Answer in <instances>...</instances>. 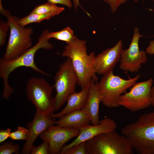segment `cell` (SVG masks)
Masks as SVG:
<instances>
[{"mask_svg":"<svg viewBox=\"0 0 154 154\" xmlns=\"http://www.w3.org/2000/svg\"><path fill=\"white\" fill-rule=\"evenodd\" d=\"M49 30H44L39 36L37 43L23 54L13 59L6 60L2 58L0 59V77L3 82V98L8 99L14 90L9 85L8 78L9 75L16 69L25 67L32 69L43 75H49L39 69L35 62L34 57L36 52L40 49L49 50L53 48L46 37Z\"/></svg>","mask_w":154,"mask_h":154,"instance_id":"obj_1","label":"cell"},{"mask_svg":"<svg viewBox=\"0 0 154 154\" xmlns=\"http://www.w3.org/2000/svg\"><path fill=\"white\" fill-rule=\"evenodd\" d=\"M87 50L86 41L76 37L67 44L61 54L70 59L81 89L88 88L92 79L97 82L98 80L93 67L95 53L88 54Z\"/></svg>","mask_w":154,"mask_h":154,"instance_id":"obj_2","label":"cell"},{"mask_svg":"<svg viewBox=\"0 0 154 154\" xmlns=\"http://www.w3.org/2000/svg\"><path fill=\"white\" fill-rule=\"evenodd\" d=\"M121 133L137 153L154 154V110L125 125Z\"/></svg>","mask_w":154,"mask_h":154,"instance_id":"obj_3","label":"cell"},{"mask_svg":"<svg viewBox=\"0 0 154 154\" xmlns=\"http://www.w3.org/2000/svg\"><path fill=\"white\" fill-rule=\"evenodd\" d=\"M87 154H133L127 137L115 131L100 133L86 141Z\"/></svg>","mask_w":154,"mask_h":154,"instance_id":"obj_4","label":"cell"},{"mask_svg":"<svg viewBox=\"0 0 154 154\" xmlns=\"http://www.w3.org/2000/svg\"><path fill=\"white\" fill-rule=\"evenodd\" d=\"M140 77L138 74L128 80L114 74L113 70L104 74L97 83L101 98V102L108 108H116L119 105V97L133 86Z\"/></svg>","mask_w":154,"mask_h":154,"instance_id":"obj_5","label":"cell"},{"mask_svg":"<svg viewBox=\"0 0 154 154\" xmlns=\"http://www.w3.org/2000/svg\"><path fill=\"white\" fill-rule=\"evenodd\" d=\"M6 18L9 26L10 34L2 58L9 60L19 56L32 47L31 36L33 31L30 27L21 25L16 16L10 14Z\"/></svg>","mask_w":154,"mask_h":154,"instance_id":"obj_6","label":"cell"},{"mask_svg":"<svg viewBox=\"0 0 154 154\" xmlns=\"http://www.w3.org/2000/svg\"><path fill=\"white\" fill-rule=\"evenodd\" d=\"M53 87L42 78L32 77L27 81V96L35 107L37 113L51 116L55 111L54 99L52 96Z\"/></svg>","mask_w":154,"mask_h":154,"instance_id":"obj_7","label":"cell"},{"mask_svg":"<svg viewBox=\"0 0 154 154\" xmlns=\"http://www.w3.org/2000/svg\"><path fill=\"white\" fill-rule=\"evenodd\" d=\"M54 80L53 87L56 92L54 97L56 111L64 105L69 96L75 91L78 83V76L69 58L60 65Z\"/></svg>","mask_w":154,"mask_h":154,"instance_id":"obj_8","label":"cell"},{"mask_svg":"<svg viewBox=\"0 0 154 154\" xmlns=\"http://www.w3.org/2000/svg\"><path fill=\"white\" fill-rule=\"evenodd\" d=\"M153 82V78L136 83L129 92L122 94L118 103L131 112L147 108L152 105L151 93Z\"/></svg>","mask_w":154,"mask_h":154,"instance_id":"obj_9","label":"cell"},{"mask_svg":"<svg viewBox=\"0 0 154 154\" xmlns=\"http://www.w3.org/2000/svg\"><path fill=\"white\" fill-rule=\"evenodd\" d=\"M143 36L139 33L137 27H135L131 44L128 48L123 49L119 60V68L122 70L131 73L137 72L141 64L147 60L146 52L140 50L139 46L140 38Z\"/></svg>","mask_w":154,"mask_h":154,"instance_id":"obj_10","label":"cell"},{"mask_svg":"<svg viewBox=\"0 0 154 154\" xmlns=\"http://www.w3.org/2000/svg\"><path fill=\"white\" fill-rule=\"evenodd\" d=\"M78 129H69L53 125L40 135L41 139L49 144V153H61L62 148L68 141L79 134Z\"/></svg>","mask_w":154,"mask_h":154,"instance_id":"obj_11","label":"cell"},{"mask_svg":"<svg viewBox=\"0 0 154 154\" xmlns=\"http://www.w3.org/2000/svg\"><path fill=\"white\" fill-rule=\"evenodd\" d=\"M117 127V125L115 121L108 117L104 118L100 120L98 125H90L88 124L84 126L79 129V134L73 141L63 146L60 153L63 154L67 149L86 141L99 134L115 131Z\"/></svg>","mask_w":154,"mask_h":154,"instance_id":"obj_12","label":"cell"},{"mask_svg":"<svg viewBox=\"0 0 154 154\" xmlns=\"http://www.w3.org/2000/svg\"><path fill=\"white\" fill-rule=\"evenodd\" d=\"M123 50L121 40H120L113 47L108 48L96 56L93 67L96 73L104 75L113 70L119 61Z\"/></svg>","mask_w":154,"mask_h":154,"instance_id":"obj_13","label":"cell"},{"mask_svg":"<svg viewBox=\"0 0 154 154\" xmlns=\"http://www.w3.org/2000/svg\"><path fill=\"white\" fill-rule=\"evenodd\" d=\"M52 118L51 116L36 113L33 120L27 125L30 135L23 148L22 153H31L33 143L38 136L49 127L55 125V121Z\"/></svg>","mask_w":154,"mask_h":154,"instance_id":"obj_14","label":"cell"},{"mask_svg":"<svg viewBox=\"0 0 154 154\" xmlns=\"http://www.w3.org/2000/svg\"><path fill=\"white\" fill-rule=\"evenodd\" d=\"M97 83L92 79L89 87L88 96L86 104L82 110L87 115L90 122L93 125L98 124L99 112L101 98Z\"/></svg>","mask_w":154,"mask_h":154,"instance_id":"obj_15","label":"cell"},{"mask_svg":"<svg viewBox=\"0 0 154 154\" xmlns=\"http://www.w3.org/2000/svg\"><path fill=\"white\" fill-rule=\"evenodd\" d=\"M89 87L81 89L78 92L74 91L70 94L67 98L66 106L58 113L52 114L51 115L52 118H59L69 113L82 110L87 100Z\"/></svg>","mask_w":154,"mask_h":154,"instance_id":"obj_16","label":"cell"},{"mask_svg":"<svg viewBox=\"0 0 154 154\" xmlns=\"http://www.w3.org/2000/svg\"><path fill=\"white\" fill-rule=\"evenodd\" d=\"M55 121V124L60 127L79 129L90 122L87 114L82 110L66 114Z\"/></svg>","mask_w":154,"mask_h":154,"instance_id":"obj_17","label":"cell"},{"mask_svg":"<svg viewBox=\"0 0 154 154\" xmlns=\"http://www.w3.org/2000/svg\"><path fill=\"white\" fill-rule=\"evenodd\" d=\"M57 15V13H55L42 14L30 13L24 17L19 19L18 22L21 25L25 27L31 23H39L44 20H49Z\"/></svg>","mask_w":154,"mask_h":154,"instance_id":"obj_18","label":"cell"},{"mask_svg":"<svg viewBox=\"0 0 154 154\" xmlns=\"http://www.w3.org/2000/svg\"><path fill=\"white\" fill-rule=\"evenodd\" d=\"M46 37L49 39L54 38L65 42L67 44L70 42L76 37L74 36L72 30L69 27L57 31L50 32L49 31Z\"/></svg>","mask_w":154,"mask_h":154,"instance_id":"obj_19","label":"cell"},{"mask_svg":"<svg viewBox=\"0 0 154 154\" xmlns=\"http://www.w3.org/2000/svg\"><path fill=\"white\" fill-rule=\"evenodd\" d=\"M64 10V7L57 6L56 4L48 1L37 5L30 13L42 14L55 13L58 15Z\"/></svg>","mask_w":154,"mask_h":154,"instance_id":"obj_20","label":"cell"},{"mask_svg":"<svg viewBox=\"0 0 154 154\" xmlns=\"http://www.w3.org/2000/svg\"><path fill=\"white\" fill-rule=\"evenodd\" d=\"M29 135V131L28 129L19 126L15 131L11 132L10 138L13 140L26 141Z\"/></svg>","mask_w":154,"mask_h":154,"instance_id":"obj_21","label":"cell"},{"mask_svg":"<svg viewBox=\"0 0 154 154\" xmlns=\"http://www.w3.org/2000/svg\"><path fill=\"white\" fill-rule=\"evenodd\" d=\"M20 146L12 142H5L0 146V154H18L19 152Z\"/></svg>","mask_w":154,"mask_h":154,"instance_id":"obj_22","label":"cell"},{"mask_svg":"<svg viewBox=\"0 0 154 154\" xmlns=\"http://www.w3.org/2000/svg\"><path fill=\"white\" fill-rule=\"evenodd\" d=\"M63 154H87L86 141L67 149L64 152Z\"/></svg>","mask_w":154,"mask_h":154,"instance_id":"obj_23","label":"cell"},{"mask_svg":"<svg viewBox=\"0 0 154 154\" xmlns=\"http://www.w3.org/2000/svg\"><path fill=\"white\" fill-rule=\"evenodd\" d=\"M9 29V24L7 21H5L0 20V46L2 47L4 45L7 32Z\"/></svg>","mask_w":154,"mask_h":154,"instance_id":"obj_24","label":"cell"},{"mask_svg":"<svg viewBox=\"0 0 154 154\" xmlns=\"http://www.w3.org/2000/svg\"><path fill=\"white\" fill-rule=\"evenodd\" d=\"M49 153V144L45 141H43L42 143L38 146L33 145L31 151V153L32 154H48Z\"/></svg>","mask_w":154,"mask_h":154,"instance_id":"obj_25","label":"cell"},{"mask_svg":"<svg viewBox=\"0 0 154 154\" xmlns=\"http://www.w3.org/2000/svg\"><path fill=\"white\" fill-rule=\"evenodd\" d=\"M103 1L108 4L110 6L111 10L113 13L117 11L119 6L125 3L127 0H103ZM135 3H137L138 0H133Z\"/></svg>","mask_w":154,"mask_h":154,"instance_id":"obj_26","label":"cell"},{"mask_svg":"<svg viewBox=\"0 0 154 154\" xmlns=\"http://www.w3.org/2000/svg\"><path fill=\"white\" fill-rule=\"evenodd\" d=\"M11 128H8L6 129L0 130V143H1L10 137L11 133Z\"/></svg>","mask_w":154,"mask_h":154,"instance_id":"obj_27","label":"cell"},{"mask_svg":"<svg viewBox=\"0 0 154 154\" xmlns=\"http://www.w3.org/2000/svg\"><path fill=\"white\" fill-rule=\"evenodd\" d=\"M48 1L54 4H60L64 5L69 8L72 6L71 0H47Z\"/></svg>","mask_w":154,"mask_h":154,"instance_id":"obj_28","label":"cell"},{"mask_svg":"<svg viewBox=\"0 0 154 154\" xmlns=\"http://www.w3.org/2000/svg\"><path fill=\"white\" fill-rule=\"evenodd\" d=\"M145 51L150 55H153L154 54V40H152L150 42Z\"/></svg>","mask_w":154,"mask_h":154,"instance_id":"obj_29","label":"cell"},{"mask_svg":"<svg viewBox=\"0 0 154 154\" xmlns=\"http://www.w3.org/2000/svg\"><path fill=\"white\" fill-rule=\"evenodd\" d=\"M2 0H0V11L1 14L3 16L7 17L11 14L10 11L5 10L3 7L2 4Z\"/></svg>","mask_w":154,"mask_h":154,"instance_id":"obj_30","label":"cell"},{"mask_svg":"<svg viewBox=\"0 0 154 154\" xmlns=\"http://www.w3.org/2000/svg\"><path fill=\"white\" fill-rule=\"evenodd\" d=\"M151 97L152 105L154 108V85L151 88Z\"/></svg>","mask_w":154,"mask_h":154,"instance_id":"obj_31","label":"cell"},{"mask_svg":"<svg viewBox=\"0 0 154 154\" xmlns=\"http://www.w3.org/2000/svg\"><path fill=\"white\" fill-rule=\"evenodd\" d=\"M74 4V9L76 10L78 6L81 7L79 3V0H72Z\"/></svg>","mask_w":154,"mask_h":154,"instance_id":"obj_32","label":"cell"}]
</instances>
